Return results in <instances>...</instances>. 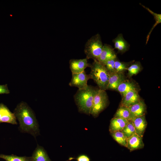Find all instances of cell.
<instances>
[{
	"label": "cell",
	"mask_w": 161,
	"mask_h": 161,
	"mask_svg": "<svg viewBox=\"0 0 161 161\" xmlns=\"http://www.w3.org/2000/svg\"><path fill=\"white\" fill-rule=\"evenodd\" d=\"M13 113L19 121L21 132L29 134L35 138L39 134V126L35 113L26 102L18 103Z\"/></svg>",
	"instance_id": "obj_1"
},
{
	"label": "cell",
	"mask_w": 161,
	"mask_h": 161,
	"mask_svg": "<svg viewBox=\"0 0 161 161\" xmlns=\"http://www.w3.org/2000/svg\"><path fill=\"white\" fill-rule=\"evenodd\" d=\"M97 89L88 85L85 88L78 89L74 98L79 112L90 114L94 96Z\"/></svg>",
	"instance_id": "obj_2"
},
{
	"label": "cell",
	"mask_w": 161,
	"mask_h": 161,
	"mask_svg": "<svg viewBox=\"0 0 161 161\" xmlns=\"http://www.w3.org/2000/svg\"><path fill=\"white\" fill-rule=\"evenodd\" d=\"M90 64L91 71L89 74L90 79H92L99 87V89L107 90L110 73L105 66L97 60H94Z\"/></svg>",
	"instance_id": "obj_3"
},
{
	"label": "cell",
	"mask_w": 161,
	"mask_h": 161,
	"mask_svg": "<svg viewBox=\"0 0 161 161\" xmlns=\"http://www.w3.org/2000/svg\"><path fill=\"white\" fill-rule=\"evenodd\" d=\"M103 45L99 34L92 37L85 44L84 52L86 58L97 61L101 52Z\"/></svg>",
	"instance_id": "obj_4"
},
{
	"label": "cell",
	"mask_w": 161,
	"mask_h": 161,
	"mask_svg": "<svg viewBox=\"0 0 161 161\" xmlns=\"http://www.w3.org/2000/svg\"><path fill=\"white\" fill-rule=\"evenodd\" d=\"M108 97L105 90L97 89L94 96L90 114L97 117L108 104Z\"/></svg>",
	"instance_id": "obj_5"
},
{
	"label": "cell",
	"mask_w": 161,
	"mask_h": 161,
	"mask_svg": "<svg viewBox=\"0 0 161 161\" xmlns=\"http://www.w3.org/2000/svg\"><path fill=\"white\" fill-rule=\"evenodd\" d=\"M90 79L89 74L84 71L82 72L72 74V78L69 85L71 86L77 87L78 89L86 87L88 80Z\"/></svg>",
	"instance_id": "obj_6"
},
{
	"label": "cell",
	"mask_w": 161,
	"mask_h": 161,
	"mask_svg": "<svg viewBox=\"0 0 161 161\" xmlns=\"http://www.w3.org/2000/svg\"><path fill=\"white\" fill-rule=\"evenodd\" d=\"M86 58L82 59H71L69 61V67L72 74L82 72L90 64L88 63Z\"/></svg>",
	"instance_id": "obj_7"
},
{
	"label": "cell",
	"mask_w": 161,
	"mask_h": 161,
	"mask_svg": "<svg viewBox=\"0 0 161 161\" xmlns=\"http://www.w3.org/2000/svg\"><path fill=\"white\" fill-rule=\"evenodd\" d=\"M16 118L14 114L4 104L0 103V123H6L17 125Z\"/></svg>",
	"instance_id": "obj_8"
},
{
	"label": "cell",
	"mask_w": 161,
	"mask_h": 161,
	"mask_svg": "<svg viewBox=\"0 0 161 161\" xmlns=\"http://www.w3.org/2000/svg\"><path fill=\"white\" fill-rule=\"evenodd\" d=\"M117 58L116 54L112 47L109 44H105L103 45L101 52L97 61L105 65L108 60Z\"/></svg>",
	"instance_id": "obj_9"
},
{
	"label": "cell",
	"mask_w": 161,
	"mask_h": 161,
	"mask_svg": "<svg viewBox=\"0 0 161 161\" xmlns=\"http://www.w3.org/2000/svg\"><path fill=\"white\" fill-rule=\"evenodd\" d=\"M141 100L138 90L131 91L122 97L120 106L129 107L138 103Z\"/></svg>",
	"instance_id": "obj_10"
},
{
	"label": "cell",
	"mask_w": 161,
	"mask_h": 161,
	"mask_svg": "<svg viewBox=\"0 0 161 161\" xmlns=\"http://www.w3.org/2000/svg\"><path fill=\"white\" fill-rule=\"evenodd\" d=\"M130 112V121H132L136 117L145 115L146 107L143 100L129 107Z\"/></svg>",
	"instance_id": "obj_11"
},
{
	"label": "cell",
	"mask_w": 161,
	"mask_h": 161,
	"mask_svg": "<svg viewBox=\"0 0 161 161\" xmlns=\"http://www.w3.org/2000/svg\"><path fill=\"white\" fill-rule=\"evenodd\" d=\"M123 73L115 72L110 73L107 90H117L118 86L126 80Z\"/></svg>",
	"instance_id": "obj_12"
},
{
	"label": "cell",
	"mask_w": 161,
	"mask_h": 161,
	"mask_svg": "<svg viewBox=\"0 0 161 161\" xmlns=\"http://www.w3.org/2000/svg\"><path fill=\"white\" fill-rule=\"evenodd\" d=\"M144 144L143 137L135 133L127 139V147L130 152L143 148Z\"/></svg>",
	"instance_id": "obj_13"
},
{
	"label": "cell",
	"mask_w": 161,
	"mask_h": 161,
	"mask_svg": "<svg viewBox=\"0 0 161 161\" xmlns=\"http://www.w3.org/2000/svg\"><path fill=\"white\" fill-rule=\"evenodd\" d=\"M132 122L136 134L140 136L143 137L147 125L145 115L137 117Z\"/></svg>",
	"instance_id": "obj_14"
},
{
	"label": "cell",
	"mask_w": 161,
	"mask_h": 161,
	"mask_svg": "<svg viewBox=\"0 0 161 161\" xmlns=\"http://www.w3.org/2000/svg\"><path fill=\"white\" fill-rule=\"evenodd\" d=\"M112 42L114 44V48L119 53H123L128 50L129 49L130 44L124 39L121 33L118 34L113 40Z\"/></svg>",
	"instance_id": "obj_15"
},
{
	"label": "cell",
	"mask_w": 161,
	"mask_h": 161,
	"mask_svg": "<svg viewBox=\"0 0 161 161\" xmlns=\"http://www.w3.org/2000/svg\"><path fill=\"white\" fill-rule=\"evenodd\" d=\"M129 121L125 119L113 117L110 122L109 126L110 132L121 131Z\"/></svg>",
	"instance_id": "obj_16"
},
{
	"label": "cell",
	"mask_w": 161,
	"mask_h": 161,
	"mask_svg": "<svg viewBox=\"0 0 161 161\" xmlns=\"http://www.w3.org/2000/svg\"><path fill=\"white\" fill-rule=\"evenodd\" d=\"M31 158V161H51L44 148L38 145L33 151Z\"/></svg>",
	"instance_id": "obj_17"
},
{
	"label": "cell",
	"mask_w": 161,
	"mask_h": 161,
	"mask_svg": "<svg viewBox=\"0 0 161 161\" xmlns=\"http://www.w3.org/2000/svg\"><path fill=\"white\" fill-rule=\"evenodd\" d=\"M137 90L136 84L134 82L125 80L118 86L116 90L120 92L123 97L129 92Z\"/></svg>",
	"instance_id": "obj_18"
},
{
	"label": "cell",
	"mask_w": 161,
	"mask_h": 161,
	"mask_svg": "<svg viewBox=\"0 0 161 161\" xmlns=\"http://www.w3.org/2000/svg\"><path fill=\"white\" fill-rule=\"evenodd\" d=\"M114 117L124 119L130 121V112L129 107L120 106L115 114Z\"/></svg>",
	"instance_id": "obj_19"
},
{
	"label": "cell",
	"mask_w": 161,
	"mask_h": 161,
	"mask_svg": "<svg viewBox=\"0 0 161 161\" xmlns=\"http://www.w3.org/2000/svg\"><path fill=\"white\" fill-rule=\"evenodd\" d=\"M142 6L146 9L153 16L155 21V23L150 30V31L147 35L146 41V44H147L148 41L151 33L154 29L158 24L161 23V14L154 13L149 8L146 7L144 5H142Z\"/></svg>",
	"instance_id": "obj_20"
},
{
	"label": "cell",
	"mask_w": 161,
	"mask_h": 161,
	"mask_svg": "<svg viewBox=\"0 0 161 161\" xmlns=\"http://www.w3.org/2000/svg\"><path fill=\"white\" fill-rule=\"evenodd\" d=\"M114 139L118 144L126 148L127 138L121 131L110 133Z\"/></svg>",
	"instance_id": "obj_21"
},
{
	"label": "cell",
	"mask_w": 161,
	"mask_h": 161,
	"mask_svg": "<svg viewBox=\"0 0 161 161\" xmlns=\"http://www.w3.org/2000/svg\"><path fill=\"white\" fill-rule=\"evenodd\" d=\"M0 158L4 159L6 161H31V157H19L14 155L0 154Z\"/></svg>",
	"instance_id": "obj_22"
},
{
	"label": "cell",
	"mask_w": 161,
	"mask_h": 161,
	"mask_svg": "<svg viewBox=\"0 0 161 161\" xmlns=\"http://www.w3.org/2000/svg\"><path fill=\"white\" fill-rule=\"evenodd\" d=\"M142 66L139 62H136L132 63L128 67V75L129 77H131L132 76L136 75L141 71Z\"/></svg>",
	"instance_id": "obj_23"
},
{
	"label": "cell",
	"mask_w": 161,
	"mask_h": 161,
	"mask_svg": "<svg viewBox=\"0 0 161 161\" xmlns=\"http://www.w3.org/2000/svg\"><path fill=\"white\" fill-rule=\"evenodd\" d=\"M133 61L130 62L126 63L121 62L116 60L115 62L114 67L116 72H123L124 71L127 70L129 66L132 63Z\"/></svg>",
	"instance_id": "obj_24"
},
{
	"label": "cell",
	"mask_w": 161,
	"mask_h": 161,
	"mask_svg": "<svg viewBox=\"0 0 161 161\" xmlns=\"http://www.w3.org/2000/svg\"><path fill=\"white\" fill-rule=\"evenodd\" d=\"M127 139L136 133L132 121L129 123L121 130Z\"/></svg>",
	"instance_id": "obj_25"
},
{
	"label": "cell",
	"mask_w": 161,
	"mask_h": 161,
	"mask_svg": "<svg viewBox=\"0 0 161 161\" xmlns=\"http://www.w3.org/2000/svg\"><path fill=\"white\" fill-rule=\"evenodd\" d=\"M117 59V58L108 60L106 62L104 65L110 73L115 72L114 64L115 61Z\"/></svg>",
	"instance_id": "obj_26"
},
{
	"label": "cell",
	"mask_w": 161,
	"mask_h": 161,
	"mask_svg": "<svg viewBox=\"0 0 161 161\" xmlns=\"http://www.w3.org/2000/svg\"><path fill=\"white\" fill-rule=\"evenodd\" d=\"M10 92L7 84L0 85V94H9Z\"/></svg>",
	"instance_id": "obj_27"
},
{
	"label": "cell",
	"mask_w": 161,
	"mask_h": 161,
	"mask_svg": "<svg viewBox=\"0 0 161 161\" xmlns=\"http://www.w3.org/2000/svg\"><path fill=\"white\" fill-rule=\"evenodd\" d=\"M77 161H90V159L86 155H80L77 158Z\"/></svg>",
	"instance_id": "obj_28"
}]
</instances>
